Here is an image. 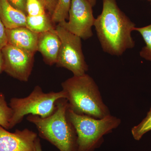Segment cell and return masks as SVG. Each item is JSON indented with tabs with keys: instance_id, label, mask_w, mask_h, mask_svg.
<instances>
[{
	"instance_id": "6da1fadb",
	"label": "cell",
	"mask_w": 151,
	"mask_h": 151,
	"mask_svg": "<svg viewBox=\"0 0 151 151\" xmlns=\"http://www.w3.org/2000/svg\"><path fill=\"white\" fill-rule=\"evenodd\" d=\"M94 26L105 52L119 56L135 46L131 34L136 25L120 9L116 0H103V10Z\"/></svg>"
},
{
	"instance_id": "7a4b0ae2",
	"label": "cell",
	"mask_w": 151,
	"mask_h": 151,
	"mask_svg": "<svg viewBox=\"0 0 151 151\" xmlns=\"http://www.w3.org/2000/svg\"><path fill=\"white\" fill-rule=\"evenodd\" d=\"M61 86L66 93L68 108L74 113L96 119L111 114L99 87L88 74L73 76L62 82Z\"/></svg>"
},
{
	"instance_id": "3957f363",
	"label": "cell",
	"mask_w": 151,
	"mask_h": 151,
	"mask_svg": "<svg viewBox=\"0 0 151 151\" xmlns=\"http://www.w3.org/2000/svg\"><path fill=\"white\" fill-rule=\"evenodd\" d=\"M68 102L65 98L58 100L55 111L50 116L41 118L29 115V122L35 125L41 138L46 140L60 151H77V135L75 128L68 119Z\"/></svg>"
},
{
	"instance_id": "277c9868",
	"label": "cell",
	"mask_w": 151,
	"mask_h": 151,
	"mask_svg": "<svg viewBox=\"0 0 151 151\" xmlns=\"http://www.w3.org/2000/svg\"><path fill=\"white\" fill-rule=\"evenodd\" d=\"M68 119L77 135V151H94L104 142V136L120 126L121 119L111 114L102 119L78 115L68 108Z\"/></svg>"
},
{
	"instance_id": "5b68a950",
	"label": "cell",
	"mask_w": 151,
	"mask_h": 151,
	"mask_svg": "<svg viewBox=\"0 0 151 151\" xmlns=\"http://www.w3.org/2000/svg\"><path fill=\"white\" fill-rule=\"evenodd\" d=\"M61 98L66 99L63 90L45 93L38 85L27 97H13L9 104L13 111L9 129L21 122L27 115H37L43 118L50 116L55 110L58 100Z\"/></svg>"
},
{
	"instance_id": "8992f818",
	"label": "cell",
	"mask_w": 151,
	"mask_h": 151,
	"mask_svg": "<svg viewBox=\"0 0 151 151\" xmlns=\"http://www.w3.org/2000/svg\"><path fill=\"white\" fill-rule=\"evenodd\" d=\"M55 29L61 42L57 67L66 68L75 76L86 74L89 67L82 52L81 38L59 24L55 26Z\"/></svg>"
},
{
	"instance_id": "52a82bcc",
	"label": "cell",
	"mask_w": 151,
	"mask_h": 151,
	"mask_svg": "<svg viewBox=\"0 0 151 151\" xmlns=\"http://www.w3.org/2000/svg\"><path fill=\"white\" fill-rule=\"evenodd\" d=\"M95 20L92 6L88 0H71L68 21H63L58 24L86 40L93 35L92 27Z\"/></svg>"
},
{
	"instance_id": "ba28073f",
	"label": "cell",
	"mask_w": 151,
	"mask_h": 151,
	"mask_svg": "<svg viewBox=\"0 0 151 151\" xmlns=\"http://www.w3.org/2000/svg\"><path fill=\"white\" fill-rule=\"evenodd\" d=\"M1 50L4 71L19 81H28L33 68L35 54L9 44Z\"/></svg>"
},
{
	"instance_id": "9c48e42d",
	"label": "cell",
	"mask_w": 151,
	"mask_h": 151,
	"mask_svg": "<svg viewBox=\"0 0 151 151\" xmlns=\"http://www.w3.org/2000/svg\"><path fill=\"white\" fill-rule=\"evenodd\" d=\"M37 134L26 129L14 133L0 126V151H34Z\"/></svg>"
},
{
	"instance_id": "30bf717a",
	"label": "cell",
	"mask_w": 151,
	"mask_h": 151,
	"mask_svg": "<svg viewBox=\"0 0 151 151\" xmlns=\"http://www.w3.org/2000/svg\"><path fill=\"white\" fill-rule=\"evenodd\" d=\"M8 44L35 54L37 51L39 34L26 27L6 29Z\"/></svg>"
},
{
	"instance_id": "8fae6325",
	"label": "cell",
	"mask_w": 151,
	"mask_h": 151,
	"mask_svg": "<svg viewBox=\"0 0 151 151\" xmlns=\"http://www.w3.org/2000/svg\"><path fill=\"white\" fill-rule=\"evenodd\" d=\"M60 45L55 29L39 34L37 51L41 53L44 61L47 65L56 64Z\"/></svg>"
},
{
	"instance_id": "7c38bea8",
	"label": "cell",
	"mask_w": 151,
	"mask_h": 151,
	"mask_svg": "<svg viewBox=\"0 0 151 151\" xmlns=\"http://www.w3.org/2000/svg\"><path fill=\"white\" fill-rule=\"evenodd\" d=\"M27 16L13 7L7 0H0V18L6 29L26 27Z\"/></svg>"
},
{
	"instance_id": "4fadbf2b",
	"label": "cell",
	"mask_w": 151,
	"mask_h": 151,
	"mask_svg": "<svg viewBox=\"0 0 151 151\" xmlns=\"http://www.w3.org/2000/svg\"><path fill=\"white\" fill-rule=\"evenodd\" d=\"M51 17L47 12L34 16H27L26 27L36 33L45 32L55 29Z\"/></svg>"
},
{
	"instance_id": "5bb4252c",
	"label": "cell",
	"mask_w": 151,
	"mask_h": 151,
	"mask_svg": "<svg viewBox=\"0 0 151 151\" xmlns=\"http://www.w3.org/2000/svg\"><path fill=\"white\" fill-rule=\"evenodd\" d=\"M134 30L140 34L146 44L140 52V55L146 60L151 61V24L144 27H135Z\"/></svg>"
},
{
	"instance_id": "9a60e30c",
	"label": "cell",
	"mask_w": 151,
	"mask_h": 151,
	"mask_svg": "<svg viewBox=\"0 0 151 151\" xmlns=\"http://www.w3.org/2000/svg\"><path fill=\"white\" fill-rule=\"evenodd\" d=\"M71 0H58L57 4L51 19L54 24L68 19V13L70 9Z\"/></svg>"
},
{
	"instance_id": "2e32d148",
	"label": "cell",
	"mask_w": 151,
	"mask_h": 151,
	"mask_svg": "<svg viewBox=\"0 0 151 151\" xmlns=\"http://www.w3.org/2000/svg\"><path fill=\"white\" fill-rule=\"evenodd\" d=\"M151 131V107L147 116L142 122L132 128L131 132L133 138L137 141H139L143 136Z\"/></svg>"
},
{
	"instance_id": "e0dca14e",
	"label": "cell",
	"mask_w": 151,
	"mask_h": 151,
	"mask_svg": "<svg viewBox=\"0 0 151 151\" xmlns=\"http://www.w3.org/2000/svg\"><path fill=\"white\" fill-rule=\"evenodd\" d=\"M12 115V110L8 105L4 95L0 92V126L6 129H9Z\"/></svg>"
},
{
	"instance_id": "ac0fdd59",
	"label": "cell",
	"mask_w": 151,
	"mask_h": 151,
	"mask_svg": "<svg viewBox=\"0 0 151 151\" xmlns=\"http://www.w3.org/2000/svg\"><path fill=\"white\" fill-rule=\"evenodd\" d=\"M26 8L27 16H34L47 12L40 0H27Z\"/></svg>"
},
{
	"instance_id": "d6986e66",
	"label": "cell",
	"mask_w": 151,
	"mask_h": 151,
	"mask_svg": "<svg viewBox=\"0 0 151 151\" xmlns=\"http://www.w3.org/2000/svg\"><path fill=\"white\" fill-rule=\"evenodd\" d=\"M9 3L18 10L21 11L27 16V0H7Z\"/></svg>"
},
{
	"instance_id": "ffe728a7",
	"label": "cell",
	"mask_w": 151,
	"mask_h": 151,
	"mask_svg": "<svg viewBox=\"0 0 151 151\" xmlns=\"http://www.w3.org/2000/svg\"><path fill=\"white\" fill-rule=\"evenodd\" d=\"M45 8L47 12L52 16L57 4L58 0H40Z\"/></svg>"
},
{
	"instance_id": "44dd1931",
	"label": "cell",
	"mask_w": 151,
	"mask_h": 151,
	"mask_svg": "<svg viewBox=\"0 0 151 151\" xmlns=\"http://www.w3.org/2000/svg\"><path fill=\"white\" fill-rule=\"evenodd\" d=\"M8 44L6 28L0 18V50Z\"/></svg>"
},
{
	"instance_id": "7402d4cb",
	"label": "cell",
	"mask_w": 151,
	"mask_h": 151,
	"mask_svg": "<svg viewBox=\"0 0 151 151\" xmlns=\"http://www.w3.org/2000/svg\"><path fill=\"white\" fill-rule=\"evenodd\" d=\"M34 151H42L40 140L38 137L36 140Z\"/></svg>"
},
{
	"instance_id": "603a6c76",
	"label": "cell",
	"mask_w": 151,
	"mask_h": 151,
	"mask_svg": "<svg viewBox=\"0 0 151 151\" xmlns=\"http://www.w3.org/2000/svg\"><path fill=\"white\" fill-rule=\"evenodd\" d=\"M4 71V60L1 50H0V73Z\"/></svg>"
},
{
	"instance_id": "cb8c5ba5",
	"label": "cell",
	"mask_w": 151,
	"mask_h": 151,
	"mask_svg": "<svg viewBox=\"0 0 151 151\" xmlns=\"http://www.w3.org/2000/svg\"><path fill=\"white\" fill-rule=\"evenodd\" d=\"M88 1L90 3L92 6L94 7L96 4L97 0H88Z\"/></svg>"
},
{
	"instance_id": "d4e9b609",
	"label": "cell",
	"mask_w": 151,
	"mask_h": 151,
	"mask_svg": "<svg viewBox=\"0 0 151 151\" xmlns=\"http://www.w3.org/2000/svg\"><path fill=\"white\" fill-rule=\"evenodd\" d=\"M148 1L150 2L151 4V0H148Z\"/></svg>"
}]
</instances>
